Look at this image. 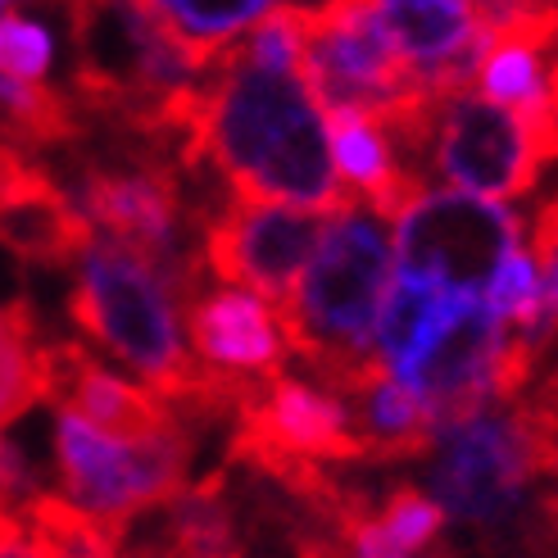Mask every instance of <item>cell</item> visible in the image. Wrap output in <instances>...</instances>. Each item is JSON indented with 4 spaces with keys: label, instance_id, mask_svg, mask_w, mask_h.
<instances>
[{
    "label": "cell",
    "instance_id": "14",
    "mask_svg": "<svg viewBox=\"0 0 558 558\" xmlns=\"http://www.w3.org/2000/svg\"><path fill=\"white\" fill-rule=\"evenodd\" d=\"M373 14L423 92L445 96L472 87L486 41V23L472 0H373Z\"/></svg>",
    "mask_w": 558,
    "mask_h": 558
},
{
    "label": "cell",
    "instance_id": "6",
    "mask_svg": "<svg viewBox=\"0 0 558 558\" xmlns=\"http://www.w3.org/2000/svg\"><path fill=\"white\" fill-rule=\"evenodd\" d=\"M186 427L155 440H119L73 413H60L54 423V459H60L64 490L119 541L146 509L169 505L186 490Z\"/></svg>",
    "mask_w": 558,
    "mask_h": 558
},
{
    "label": "cell",
    "instance_id": "15",
    "mask_svg": "<svg viewBox=\"0 0 558 558\" xmlns=\"http://www.w3.org/2000/svg\"><path fill=\"white\" fill-rule=\"evenodd\" d=\"M92 222L23 150L0 142V245L27 264H77Z\"/></svg>",
    "mask_w": 558,
    "mask_h": 558
},
{
    "label": "cell",
    "instance_id": "4",
    "mask_svg": "<svg viewBox=\"0 0 558 558\" xmlns=\"http://www.w3.org/2000/svg\"><path fill=\"white\" fill-rule=\"evenodd\" d=\"M432 486L445 518L495 526L536 477H558V459L518 400H482L436 427Z\"/></svg>",
    "mask_w": 558,
    "mask_h": 558
},
{
    "label": "cell",
    "instance_id": "19",
    "mask_svg": "<svg viewBox=\"0 0 558 558\" xmlns=\"http://www.w3.org/2000/svg\"><path fill=\"white\" fill-rule=\"evenodd\" d=\"M440 532H445V509L432 505L423 490L400 486L386 495V505L368 509L350 526L345 545L364 558H404V554L432 549Z\"/></svg>",
    "mask_w": 558,
    "mask_h": 558
},
{
    "label": "cell",
    "instance_id": "18",
    "mask_svg": "<svg viewBox=\"0 0 558 558\" xmlns=\"http://www.w3.org/2000/svg\"><path fill=\"white\" fill-rule=\"evenodd\" d=\"M323 114L331 136V163H337L341 182L354 195H364L368 209H377L381 218H396L423 191V182L404 173L386 128L373 114H354V109H323Z\"/></svg>",
    "mask_w": 558,
    "mask_h": 558
},
{
    "label": "cell",
    "instance_id": "27",
    "mask_svg": "<svg viewBox=\"0 0 558 558\" xmlns=\"http://www.w3.org/2000/svg\"><path fill=\"white\" fill-rule=\"evenodd\" d=\"M0 554H33V545H27L23 513H19V505H10L5 490H0Z\"/></svg>",
    "mask_w": 558,
    "mask_h": 558
},
{
    "label": "cell",
    "instance_id": "16",
    "mask_svg": "<svg viewBox=\"0 0 558 558\" xmlns=\"http://www.w3.org/2000/svg\"><path fill=\"white\" fill-rule=\"evenodd\" d=\"M186 331H191L195 359L205 368L232 373V377H277L291 354L277 304H268L264 295L245 287L195 295L186 304Z\"/></svg>",
    "mask_w": 558,
    "mask_h": 558
},
{
    "label": "cell",
    "instance_id": "9",
    "mask_svg": "<svg viewBox=\"0 0 558 558\" xmlns=\"http://www.w3.org/2000/svg\"><path fill=\"white\" fill-rule=\"evenodd\" d=\"M545 169L532 128L518 109L472 87L436 96L432 119V173L472 195H522Z\"/></svg>",
    "mask_w": 558,
    "mask_h": 558
},
{
    "label": "cell",
    "instance_id": "11",
    "mask_svg": "<svg viewBox=\"0 0 558 558\" xmlns=\"http://www.w3.org/2000/svg\"><path fill=\"white\" fill-rule=\"evenodd\" d=\"M505 350V323L477 291H450L440 314L396 368L436 413V423L482 400H495V364Z\"/></svg>",
    "mask_w": 558,
    "mask_h": 558
},
{
    "label": "cell",
    "instance_id": "20",
    "mask_svg": "<svg viewBox=\"0 0 558 558\" xmlns=\"http://www.w3.org/2000/svg\"><path fill=\"white\" fill-rule=\"evenodd\" d=\"M272 5L277 0H155V10L169 23L173 41L182 46L191 73H205Z\"/></svg>",
    "mask_w": 558,
    "mask_h": 558
},
{
    "label": "cell",
    "instance_id": "8",
    "mask_svg": "<svg viewBox=\"0 0 558 558\" xmlns=\"http://www.w3.org/2000/svg\"><path fill=\"white\" fill-rule=\"evenodd\" d=\"M400 277L440 291H482L522 236L518 214L472 191H417L396 214Z\"/></svg>",
    "mask_w": 558,
    "mask_h": 558
},
{
    "label": "cell",
    "instance_id": "17",
    "mask_svg": "<svg viewBox=\"0 0 558 558\" xmlns=\"http://www.w3.org/2000/svg\"><path fill=\"white\" fill-rule=\"evenodd\" d=\"M345 409H350L359 440H364V459H377V463L427 454L436 440V427H440L432 404L386 364L364 386L350 390Z\"/></svg>",
    "mask_w": 558,
    "mask_h": 558
},
{
    "label": "cell",
    "instance_id": "24",
    "mask_svg": "<svg viewBox=\"0 0 558 558\" xmlns=\"http://www.w3.org/2000/svg\"><path fill=\"white\" fill-rule=\"evenodd\" d=\"M41 400L33 318L23 310H0V432Z\"/></svg>",
    "mask_w": 558,
    "mask_h": 558
},
{
    "label": "cell",
    "instance_id": "1",
    "mask_svg": "<svg viewBox=\"0 0 558 558\" xmlns=\"http://www.w3.org/2000/svg\"><path fill=\"white\" fill-rule=\"evenodd\" d=\"M201 87L191 163H218L232 195L245 201H287L310 209H341L359 195L331 163V136L318 96L300 69L259 64L232 41L209 64Z\"/></svg>",
    "mask_w": 558,
    "mask_h": 558
},
{
    "label": "cell",
    "instance_id": "10",
    "mask_svg": "<svg viewBox=\"0 0 558 558\" xmlns=\"http://www.w3.org/2000/svg\"><path fill=\"white\" fill-rule=\"evenodd\" d=\"M337 209L236 195L205 228V268L228 287H245L268 304L287 300Z\"/></svg>",
    "mask_w": 558,
    "mask_h": 558
},
{
    "label": "cell",
    "instance_id": "12",
    "mask_svg": "<svg viewBox=\"0 0 558 558\" xmlns=\"http://www.w3.org/2000/svg\"><path fill=\"white\" fill-rule=\"evenodd\" d=\"M295 454L318 463H359L364 440H359L350 409L337 390H318L304 381H287L282 373L264 377L250 396L236 404V454Z\"/></svg>",
    "mask_w": 558,
    "mask_h": 558
},
{
    "label": "cell",
    "instance_id": "21",
    "mask_svg": "<svg viewBox=\"0 0 558 558\" xmlns=\"http://www.w3.org/2000/svg\"><path fill=\"white\" fill-rule=\"evenodd\" d=\"M173 513L163 522V554H241L232 532V509L222 505V482L209 477L205 486L182 490L169 499Z\"/></svg>",
    "mask_w": 558,
    "mask_h": 558
},
{
    "label": "cell",
    "instance_id": "26",
    "mask_svg": "<svg viewBox=\"0 0 558 558\" xmlns=\"http://www.w3.org/2000/svg\"><path fill=\"white\" fill-rule=\"evenodd\" d=\"M50 60H54V46L46 27H37L33 19H14V14L0 19V73L37 82L46 77Z\"/></svg>",
    "mask_w": 558,
    "mask_h": 558
},
{
    "label": "cell",
    "instance_id": "7",
    "mask_svg": "<svg viewBox=\"0 0 558 558\" xmlns=\"http://www.w3.org/2000/svg\"><path fill=\"white\" fill-rule=\"evenodd\" d=\"M300 73L323 109H354V114H390L423 92L404 60L381 33L373 0H323L304 5V50Z\"/></svg>",
    "mask_w": 558,
    "mask_h": 558
},
{
    "label": "cell",
    "instance_id": "2",
    "mask_svg": "<svg viewBox=\"0 0 558 558\" xmlns=\"http://www.w3.org/2000/svg\"><path fill=\"white\" fill-rule=\"evenodd\" d=\"M69 314L92 341L155 386V396L173 409L182 427L236 409L264 381L218 373L191 359L182 345V310L163 277L114 236L92 232V241L82 245Z\"/></svg>",
    "mask_w": 558,
    "mask_h": 558
},
{
    "label": "cell",
    "instance_id": "5",
    "mask_svg": "<svg viewBox=\"0 0 558 558\" xmlns=\"http://www.w3.org/2000/svg\"><path fill=\"white\" fill-rule=\"evenodd\" d=\"M73 50L82 100L123 119L191 82V64L155 0H77Z\"/></svg>",
    "mask_w": 558,
    "mask_h": 558
},
{
    "label": "cell",
    "instance_id": "13",
    "mask_svg": "<svg viewBox=\"0 0 558 558\" xmlns=\"http://www.w3.org/2000/svg\"><path fill=\"white\" fill-rule=\"evenodd\" d=\"M37 381H41V400H50L60 413L82 417V423L105 436L155 440V436L182 432L173 409L159 396H146V390L128 386L123 377L105 373L82 345H41Z\"/></svg>",
    "mask_w": 558,
    "mask_h": 558
},
{
    "label": "cell",
    "instance_id": "22",
    "mask_svg": "<svg viewBox=\"0 0 558 558\" xmlns=\"http://www.w3.org/2000/svg\"><path fill=\"white\" fill-rule=\"evenodd\" d=\"M19 513H23L33 554H119V545H123L87 509L64 505V499H54V495H37L33 490L19 505Z\"/></svg>",
    "mask_w": 558,
    "mask_h": 558
},
{
    "label": "cell",
    "instance_id": "23",
    "mask_svg": "<svg viewBox=\"0 0 558 558\" xmlns=\"http://www.w3.org/2000/svg\"><path fill=\"white\" fill-rule=\"evenodd\" d=\"M0 123L14 128L23 142H33V146L69 142L77 132V119L60 92H50L41 77L27 82V77H10V73H0Z\"/></svg>",
    "mask_w": 558,
    "mask_h": 558
},
{
    "label": "cell",
    "instance_id": "25",
    "mask_svg": "<svg viewBox=\"0 0 558 558\" xmlns=\"http://www.w3.org/2000/svg\"><path fill=\"white\" fill-rule=\"evenodd\" d=\"M486 304H490V314L499 323H513L518 331L532 327L536 314H541V272H536V259L522 255V250L513 245L509 255L499 259V268L490 272Z\"/></svg>",
    "mask_w": 558,
    "mask_h": 558
},
{
    "label": "cell",
    "instance_id": "3",
    "mask_svg": "<svg viewBox=\"0 0 558 558\" xmlns=\"http://www.w3.org/2000/svg\"><path fill=\"white\" fill-rule=\"evenodd\" d=\"M390 272H396V236L386 218L377 209L341 205L327 218V232L295 277L291 295L277 300L287 350L341 400L381 368L373 331Z\"/></svg>",
    "mask_w": 558,
    "mask_h": 558
}]
</instances>
